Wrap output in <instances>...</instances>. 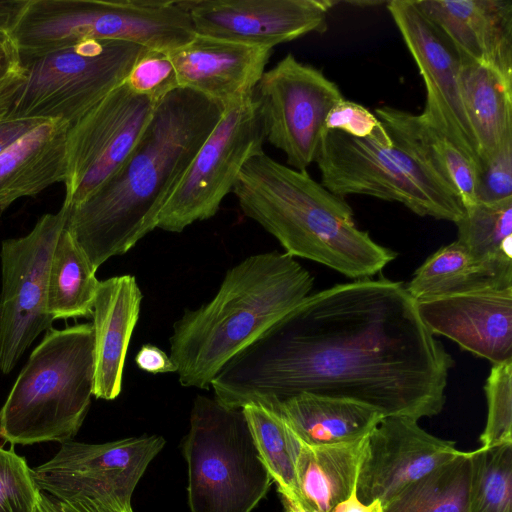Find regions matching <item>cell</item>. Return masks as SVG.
Wrapping results in <instances>:
<instances>
[{"mask_svg":"<svg viewBox=\"0 0 512 512\" xmlns=\"http://www.w3.org/2000/svg\"><path fill=\"white\" fill-rule=\"evenodd\" d=\"M316 163L321 184L341 198L366 195L395 201L419 216L454 223L464 213L458 194L393 140L381 143L326 131Z\"/></svg>","mask_w":512,"mask_h":512,"instance_id":"8","label":"cell"},{"mask_svg":"<svg viewBox=\"0 0 512 512\" xmlns=\"http://www.w3.org/2000/svg\"><path fill=\"white\" fill-rule=\"evenodd\" d=\"M125 83L134 92L147 96L156 103L179 88L167 52L150 49L133 66Z\"/></svg>","mask_w":512,"mask_h":512,"instance_id":"36","label":"cell"},{"mask_svg":"<svg viewBox=\"0 0 512 512\" xmlns=\"http://www.w3.org/2000/svg\"><path fill=\"white\" fill-rule=\"evenodd\" d=\"M460 81L481 169L512 139V79L485 65L463 63Z\"/></svg>","mask_w":512,"mask_h":512,"instance_id":"27","label":"cell"},{"mask_svg":"<svg viewBox=\"0 0 512 512\" xmlns=\"http://www.w3.org/2000/svg\"><path fill=\"white\" fill-rule=\"evenodd\" d=\"M484 391L488 411L481 447L512 444V360L493 364Z\"/></svg>","mask_w":512,"mask_h":512,"instance_id":"34","label":"cell"},{"mask_svg":"<svg viewBox=\"0 0 512 512\" xmlns=\"http://www.w3.org/2000/svg\"><path fill=\"white\" fill-rule=\"evenodd\" d=\"M415 302L487 289L512 287V264L475 260L457 241L430 255L405 285Z\"/></svg>","mask_w":512,"mask_h":512,"instance_id":"26","label":"cell"},{"mask_svg":"<svg viewBox=\"0 0 512 512\" xmlns=\"http://www.w3.org/2000/svg\"><path fill=\"white\" fill-rule=\"evenodd\" d=\"M470 452L439 466L402 489L384 512H466Z\"/></svg>","mask_w":512,"mask_h":512,"instance_id":"29","label":"cell"},{"mask_svg":"<svg viewBox=\"0 0 512 512\" xmlns=\"http://www.w3.org/2000/svg\"><path fill=\"white\" fill-rule=\"evenodd\" d=\"M416 306L433 335L492 364L512 360V287L441 296Z\"/></svg>","mask_w":512,"mask_h":512,"instance_id":"19","label":"cell"},{"mask_svg":"<svg viewBox=\"0 0 512 512\" xmlns=\"http://www.w3.org/2000/svg\"><path fill=\"white\" fill-rule=\"evenodd\" d=\"M254 98L265 139L286 155L289 167L306 170L316 162L329 113L344 96L322 71L289 53L265 70Z\"/></svg>","mask_w":512,"mask_h":512,"instance_id":"12","label":"cell"},{"mask_svg":"<svg viewBox=\"0 0 512 512\" xmlns=\"http://www.w3.org/2000/svg\"><path fill=\"white\" fill-rule=\"evenodd\" d=\"M457 239L477 261L512 264V197L476 202L455 222Z\"/></svg>","mask_w":512,"mask_h":512,"instance_id":"31","label":"cell"},{"mask_svg":"<svg viewBox=\"0 0 512 512\" xmlns=\"http://www.w3.org/2000/svg\"><path fill=\"white\" fill-rule=\"evenodd\" d=\"M39 490L26 459L0 446V512H34Z\"/></svg>","mask_w":512,"mask_h":512,"instance_id":"35","label":"cell"},{"mask_svg":"<svg viewBox=\"0 0 512 512\" xmlns=\"http://www.w3.org/2000/svg\"><path fill=\"white\" fill-rule=\"evenodd\" d=\"M466 512H512V444L470 451Z\"/></svg>","mask_w":512,"mask_h":512,"instance_id":"32","label":"cell"},{"mask_svg":"<svg viewBox=\"0 0 512 512\" xmlns=\"http://www.w3.org/2000/svg\"><path fill=\"white\" fill-rule=\"evenodd\" d=\"M512 197V139L507 140L479 171L477 202Z\"/></svg>","mask_w":512,"mask_h":512,"instance_id":"38","label":"cell"},{"mask_svg":"<svg viewBox=\"0 0 512 512\" xmlns=\"http://www.w3.org/2000/svg\"><path fill=\"white\" fill-rule=\"evenodd\" d=\"M242 411L256 449L279 493L298 498L296 458L300 442L282 418L270 409L247 404Z\"/></svg>","mask_w":512,"mask_h":512,"instance_id":"30","label":"cell"},{"mask_svg":"<svg viewBox=\"0 0 512 512\" xmlns=\"http://www.w3.org/2000/svg\"><path fill=\"white\" fill-rule=\"evenodd\" d=\"M191 512H252L273 483L241 409L198 395L182 442Z\"/></svg>","mask_w":512,"mask_h":512,"instance_id":"7","label":"cell"},{"mask_svg":"<svg viewBox=\"0 0 512 512\" xmlns=\"http://www.w3.org/2000/svg\"><path fill=\"white\" fill-rule=\"evenodd\" d=\"M157 104L124 81L69 127L63 203L73 206L82 202L123 165Z\"/></svg>","mask_w":512,"mask_h":512,"instance_id":"13","label":"cell"},{"mask_svg":"<svg viewBox=\"0 0 512 512\" xmlns=\"http://www.w3.org/2000/svg\"><path fill=\"white\" fill-rule=\"evenodd\" d=\"M368 436L319 446L299 441L296 458L298 498L295 500L308 512H330L349 497L356 487Z\"/></svg>","mask_w":512,"mask_h":512,"instance_id":"25","label":"cell"},{"mask_svg":"<svg viewBox=\"0 0 512 512\" xmlns=\"http://www.w3.org/2000/svg\"><path fill=\"white\" fill-rule=\"evenodd\" d=\"M148 49L119 40H89L21 59L26 78L5 118L78 121L121 85Z\"/></svg>","mask_w":512,"mask_h":512,"instance_id":"9","label":"cell"},{"mask_svg":"<svg viewBox=\"0 0 512 512\" xmlns=\"http://www.w3.org/2000/svg\"><path fill=\"white\" fill-rule=\"evenodd\" d=\"M283 508H284V512H292V510L286 505H283Z\"/></svg>","mask_w":512,"mask_h":512,"instance_id":"45","label":"cell"},{"mask_svg":"<svg viewBox=\"0 0 512 512\" xmlns=\"http://www.w3.org/2000/svg\"><path fill=\"white\" fill-rule=\"evenodd\" d=\"M330 512H384V506L379 499L369 503L361 502L355 487L349 497L336 504Z\"/></svg>","mask_w":512,"mask_h":512,"instance_id":"43","label":"cell"},{"mask_svg":"<svg viewBox=\"0 0 512 512\" xmlns=\"http://www.w3.org/2000/svg\"><path fill=\"white\" fill-rule=\"evenodd\" d=\"M282 504L288 506L292 512H308L297 500L279 493Z\"/></svg>","mask_w":512,"mask_h":512,"instance_id":"44","label":"cell"},{"mask_svg":"<svg viewBox=\"0 0 512 512\" xmlns=\"http://www.w3.org/2000/svg\"><path fill=\"white\" fill-rule=\"evenodd\" d=\"M387 9L425 84L421 114L440 126L480 169L478 143L462 94L459 56L415 0H391Z\"/></svg>","mask_w":512,"mask_h":512,"instance_id":"14","label":"cell"},{"mask_svg":"<svg viewBox=\"0 0 512 512\" xmlns=\"http://www.w3.org/2000/svg\"><path fill=\"white\" fill-rule=\"evenodd\" d=\"M44 121L43 119H0V154Z\"/></svg>","mask_w":512,"mask_h":512,"instance_id":"41","label":"cell"},{"mask_svg":"<svg viewBox=\"0 0 512 512\" xmlns=\"http://www.w3.org/2000/svg\"><path fill=\"white\" fill-rule=\"evenodd\" d=\"M70 123L45 120L0 154V214L22 197L66 182Z\"/></svg>","mask_w":512,"mask_h":512,"instance_id":"23","label":"cell"},{"mask_svg":"<svg viewBox=\"0 0 512 512\" xmlns=\"http://www.w3.org/2000/svg\"><path fill=\"white\" fill-rule=\"evenodd\" d=\"M25 78V69L13 43L0 50V119L6 117Z\"/></svg>","mask_w":512,"mask_h":512,"instance_id":"39","label":"cell"},{"mask_svg":"<svg viewBox=\"0 0 512 512\" xmlns=\"http://www.w3.org/2000/svg\"><path fill=\"white\" fill-rule=\"evenodd\" d=\"M142 292L133 275L100 281L93 305L94 388L97 399L114 400L121 390L129 343Z\"/></svg>","mask_w":512,"mask_h":512,"instance_id":"21","label":"cell"},{"mask_svg":"<svg viewBox=\"0 0 512 512\" xmlns=\"http://www.w3.org/2000/svg\"><path fill=\"white\" fill-rule=\"evenodd\" d=\"M94 388L93 328H51L31 352L0 410V437L31 445L78 433Z\"/></svg>","mask_w":512,"mask_h":512,"instance_id":"5","label":"cell"},{"mask_svg":"<svg viewBox=\"0 0 512 512\" xmlns=\"http://www.w3.org/2000/svg\"><path fill=\"white\" fill-rule=\"evenodd\" d=\"M232 192L242 213L275 237L285 253L322 264L349 278H370L396 258L357 227L344 198L306 170L266 153L250 158Z\"/></svg>","mask_w":512,"mask_h":512,"instance_id":"4","label":"cell"},{"mask_svg":"<svg viewBox=\"0 0 512 512\" xmlns=\"http://www.w3.org/2000/svg\"><path fill=\"white\" fill-rule=\"evenodd\" d=\"M456 443L422 429L417 420L384 417L370 432L357 483L363 503L379 499L383 506L407 485L457 457Z\"/></svg>","mask_w":512,"mask_h":512,"instance_id":"16","label":"cell"},{"mask_svg":"<svg viewBox=\"0 0 512 512\" xmlns=\"http://www.w3.org/2000/svg\"><path fill=\"white\" fill-rule=\"evenodd\" d=\"M313 276L285 252L251 255L230 268L214 297L186 309L169 338L183 387L208 389L221 369L312 292Z\"/></svg>","mask_w":512,"mask_h":512,"instance_id":"3","label":"cell"},{"mask_svg":"<svg viewBox=\"0 0 512 512\" xmlns=\"http://www.w3.org/2000/svg\"><path fill=\"white\" fill-rule=\"evenodd\" d=\"M374 114L394 142L458 194L464 208L477 202L479 166L440 126L421 113L390 106L378 107Z\"/></svg>","mask_w":512,"mask_h":512,"instance_id":"22","label":"cell"},{"mask_svg":"<svg viewBox=\"0 0 512 512\" xmlns=\"http://www.w3.org/2000/svg\"><path fill=\"white\" fill-rule=\"evenodd\" d=\"M224 108L187 88L156 106L123 165L82 202L65 228L95 271L157 228L158 217Z\"/></svg>","mask_w":512,"mask_h":512,"instance_id":"2","label":"cell"},{"mask_svg":"<svg viewBox=\"0 0 512 512\" xmlns=\"http://www.w3.org/2000/svg\"><path fill=\"white\" fill-rule=\"evenodd\" d=\"M196 33L174 0H26L10 31L21 59L89 40H119L168 52Z\"/></svg>","mask_w":512,"mask_h":512,"instance_id":"6","label":"cell"},{"mask_svg":"<svg viewBox=\"0 0 512 512\" xmlns=\"http://www.w3.org/2000/svg\"><path fill=\"white\" fill-rule=\"evenodd\" d=\"M26 0H0V50L12 44L10 31Z\"/></svg>","mask_w":512,"mask_h":512,"instance_id":"42","label":"cell"},{"mask_svg":"<svg viewBox=\"0 0 512 512\" xmlns=\"http://www.w3.org/2000/svg\"><path fill=\"white\" fill-rule=\"evenodd\" d=\"M165 443L160 435L129 437L103 444L70 440L61 443L50 460L32 471L38 488L43 491L77 483H100L131 502L138 482Z\"/></svg>","mask_w":512,"mask_h":512,"instance_id":"17","label":"cell"},{"mask_svg":"<svg viewBox=\"0 0 512 512\" xmlns=\"http://www.w3.org/2000/svg\"><path fill=\"white\" fill-rule=\"evenodd\" d=\"M264 407L279 415L294 436L309 446L355 441L370 434L384 418L367 404L312 393Z\"/></svg>","mask_w":512,"mask_h":512,"instance_id":"24","label":"cell"},{"mask_svg":"<svg viewBox=\"0 0 512 512\" xmlns=\"http://www.w3.org/2000/svg\"><path fill=\"white\" fill-rule=\"evenodd\" d=\"M453 366L402 282L364 278L311 293L210 387L234 409L312 393L418 421L442 411Z\"/></svg>","mask_w":512,"mask_h":512,"instance_id":"1","label":"cell"},{"mask_svg":"<svg viewBox=\"0 0 512 512\" xmlns=\"http://www.w3.org/2000/svg\"><path fill=\"white\" fill-rule=\"evenodd\" d=\"M326 131H339L357 139H371L381 143L392 140L381 121L367 108L356 102L343 99L329 113L325 122Z\"/></svg>","mask_w":512,"mask_h":512,"instance_id":"37","label":"cell"},{"mask_svg":"<svg viewBox=\"0 0 512 512\" xmlns=\"http://www.w3.org/2000/svg\"><path fill=\"white\" fill-rule=\"evenodd\" d=\"M137 367L151 374L176 373L177 368L163 350L152 344L141 346L135 356Z\"/></svg>","mask_w":512,"mask_h":512,"instance_id":"40","label":"cell"},{"mask_svg":"<svg viewBox=\"0 0 512 512\" xmlns=\"http://www.w3.org/2000/svg\"><path fill=\"white\" fill-rule=\"evenodd\" d=\"M273 49L199 35L167 52L178 85L224 110L252 99Z\"/></svg>","mask_w":512,"mask_h":512,"instance_id":"18","label":"cell"},{"mask_svg":"<svg viewBox=\"0 0 512 512\" xmlns=\"http://www.w3.org/2000/svg\"><path fill=\"white\" fill-rule=\"evenodd\" d=\"M83 251L66 228L60 233L51 258L47 311L53 320L89 317L100 281Z\"/></svg>","mask_w":512,"mask_h":512,"instance_id":"28","label":"cell"},{"mask_svg":"<svg viewBox=\"0 0 512 512\" xmlns=\"http://www.w3.org/2000/svg\"><path fill=\"white\" fill-rule=\"evenodd\" d=\"M196 34L273 49L327 29L331 0H180Z\"/></svg>","mask_w":512,"mask_h":512,"instance_id":"15","label":"cell"},{"mask_svg":"<svg viewBox=\"0 0 512 512\" xmlns=\"http://www.w3.org/2000/svg\"><path fill=\"white\" fill-rule=\"evenodd\" d=\"M69 206L46 213L25 236L3 240L0 250V371L9 374L24 352L52 328L47 311L51 258L66 226Z\"/></svg>","mask_w":512,"mask_h":512,"instance_id":"11","label":"cell"},{"mask_svg":"<svg viewBox=\"0 0 512 512\" xmlns=\"http://www.w3.org/2000/svg\"><path fill=\"white\" fill-rule=\"evenodd\" d=\"M34 512H133L130 501L100 483H78L50 492L39 490Z\"/></svg>","mask_w":512,"mask_h":512,"instance_id":"33","label":"cell"},{"mask_svg":"<svg viewBox=\"0 0 512 512\" xmlns=\"http://www.w3.org/2000/svg\"><path fill=\"white\" fill-rule=\"evenodd\" d=\"M461 63H477L512 79V1L415 0Z\"/></svg>","mask_w":512,"mask_h":512,"instance_id":"20","label":"cell"},{"mask_svg":"<svg viewBox=\"0 0 512 512\" xmlns=\"http://www.w3.org/2000/svg\"><path fill=\"white\" fill-rule=\"evenodd\" d=\"M264 140L254 97L226 109L164 205L157 228L180 233L213 217L247 161L264 152Z\"/></svg>","mask_w":512,"mask_h":512,"instance_id":"10","label":"cell"}]
</instances>
